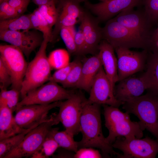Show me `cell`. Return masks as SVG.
I'll use <instances>...</instances> for the list:
<instances>
[{
  "label": "cell",
  "mask_w": 158,
  "mask_h": 158,
  "mask_svg": "<svg viewBox=\"0 0 158 158\" xmlns=\"http://www.w3.org/2000/svg\"><path fill=\"white\" fill-rule=\"evenodd\" d=\"M114 49L117 56L119 81L146 68L148 56L147 50L136 51L122 47Z\"/></svg>",
  "instance_id": "cell-11"
},
{
  "label": "cell",
  "mask_w": 158,
  "mask_h": 158,
  "mask_svg": "<svg viewBox=\"0 0 158 158\" xmlns=\"http://www.w3.org/2000/svg\"><path fill=\"white\" fill-rule=\"evenodd\" d=\"M126 112L136 116L144 130L158 141V93L149 90L145 95L123 103Z\"/></svg>",
  "instance_id": "cell-3"
},
{
  "label": "cell",
  "mask_w": 158,
  "mask_h": 158,
  "mask_svg": "<svg viewBox=\"0 0 158 158\" xmlns=\"http://www.w3.org/2000/svg\"><path fill=\"white\" fill-rule=\"evenodd\" d=\"M56 114L52 113L47 120L28 132L20 144L4 158L28 157L40 149L52 126L59 123Z\"/></svg>",
  "instance_id": "cell-6"
},
{
  "label": "cell",
  "mask_w": 158,
  "mask_h": 158,
  "mask_svg": "<svg viewBox=\"0 0 158 158\" xmlns=\"http://www.w3.org/2000/svg\"><path fill=\"white\" fill-rule=\"evenodd\" d=\"M60 147L55 139L48 133L44 140L40 150L46 158L52 156Z\"/></svg>",
  "instance_id": "cell-35"
},
{
  "label": "cell",
  "mask_w": 158,
  "mask_h": 158,
  "mask_svg": "<svg viewBox=\"0 0 158 158\" xmlns=\"http://www.w3.org/2000/svg\"><path fill=\"white\" fill-rule=\"evenodd\" d=\"M20 15L7 1L0 3V20L12 18Z\"/></svg>",
  "instance_id": "cell-36"
},
{
  "label": "cell",
  "mask_w": 158,
  "mask_h": 158,
  "mask_svg": "<svg viewBox=\"0 0 158 158\" xmlns=\"http://www.w3.org/2000/svg\"><path fill=\"white\" fill-rule=\"evenodd\" d=\"M83 63L79 59L75 63L66 80L61 84L65 88L76 87L80 78Z\"/></svg>",
  "instance_id": "cell-30"
},
{
  "label": "cell",
  "mask_w": 158,
  "mask_h": 158,
  "mask_svg": "<svg viewBox=\"0 0 158 158\" xmlns=\"http://www.w3.org/2000/svg\"><path fill=\"white\" fill-rule=\"evenodd\" d=\"M75 63V60L70 62L67 66L56 70L51 75L49 81L62 83L66 80Z\"/></svg>",
  "instance_id": "cell-34"
},
{
  "label": "cell",
  "mask_w": 158,
  "mask_h": 158,
  "mask_svg": "<svg viewBox=\"0 0 158 158\" xmlns=\"http://www.w3.org/2000/svg\"><path fill=\"white\" fill-rule=\"evenodd\" d=\"M83 103L80 121L81 140L78 142V149L97 148L100 149L103 157L109 158L113 155L118 157L120 154L115 151L103 134L101 123L100 105Z\"/></svg>",
  "instance_id": "cell-1"
},
{
  "label": "cell",
  "mask_w": 158,
  "mask_h": 158,
  "mask_svg": "<svg viewBox=\"0 0 158 158\" xmlns=\"http://www.w3.org/2000/svg\"><path fill=\"white\" fill-rule=\"evenodd\" d=\"M54 1V2L56 3L58 1V0H53Z\"/></svg>",
  "instance_id": "cell-45"
},
{
  "label": "cell",
  "mask_w": 158,
  "mask_h": 158,
  "mask_svg": "<svg viewBox=\"0 0 158 158\" xmlns=\"http://www.w3.org/2000/svg\"><path fill=\"white\" fill-rule=\"evenodd\" d=\"M114 48L107 41L101 40L99 45L98 54L105 73L114 90L115 84L119 81L117 59Z\"/></svg>",
  "instance_id": "cell-19"
},
{
  "label": "cell",
  "mask_w": 158,
  "mask_h": 158,
  "mask_svg": "<svg viewBox=\"0 0 158 158\" xmlns=\"http://www.w3.org/2000/svg\"><path fill=\"white\" fill-rule=\"evenodd\" d=\"M69 54L67 50L63 49L51 51L48 56L51 69L57 70L67 66L70 63Z\"/></svg>",
  "instance_id": "cell-27"
},
{
  "label": "cell",
  "mask_w": 158,
  "mask_h": 158,
  "mask_svg": "<svg viewBox=\"0 0 158 158\" xmlns=\"http://www.w3.org/2000/svg\"><path fill=\"white\" fill-rule=\"evenodd\" d=\"M75 42L76 47L75 54L82 55L86 54V47L85 38L81 30L76 32L75 36Z\"/></svg>",
  "instance_id": "cell-39"
},
{
  "label": "cell",
  "mask_w": 158,
  "mask_h": 158,
  "mask_svg": "<svg viewBox=\"0 0 158 158\" xmlns=\"http://www.w3.org/2000/svg\"><path fill=\"white\" fill-rule=\"evenodd\" d=\"M11 75L8 70L1 60H0V88L1 90L7 89L12 85Z\"/></svg>",
  "instance_id": "cell-38"
},
{
  "label": "cell",
  "mask_w": 158,
  "mask_h": 158,
  "mask_svg": "<svg viewBox=\"0 0 158 158\" xmlns=\"http://www.w3.org/2000/svg\"><path fill=\"white\" fill-rule=\"evenodd\" d=\"M37 9L51 28L54 25L57 19L58 12L53 1L38 6Z\"/></svg>",
  "instance_id": "cell-29"
},
{
  "label": "cell",
  "mask_w": 158,
  "mask_h": 158,
  "mask_svg": "<svg viewBox=\"0 0 158 158\" xmlns=\"http://www.w3.org/2000/svg\"><path fill=\"white\" fill-rule=\"evenodd\" d=\"M59 150L58 149V150L57 154L55 155L54 154L52 156L53 158H74L75 152L62 147Z\"/></svg>",
  "instance_id": "cell-41"
},
{
  "label": "cell",
  "mask_w": 158,
  "mask_h": 158,
  "mask_svg": "<svg viewBox=\"0 0 158 158\" xmlns=\"http://www.w3.org/2000/svg\"><path fill=\"white\" fill-rule=\"evenodd\" d=\"M157 40H158V26L156 29L153 32L152 40V41H154Z\"/></svg>",
  "instance_id": "cell-43"
},
{
  "label": "cell",
  "mask_w": 158,
  "mask_h": 158,
  "mask_svg": "<svg viewBox=\"0 0 158 158\" xmlns=\"http://www.w3.org/2000/svg\"><path fill=\"white\" fill-rule=\"evenodd\" d=\"M111 145L123 152L119 158H154L158 153V141L148 137L143 139L118 137Z\"/></svg>",
  "instance_id": "cell-7"
},
{
  "label": "cell",
  "mask_w": 158,
  "mask_h": 158,
  "mask_svg": "<svg viewBox=\"0 0 158 158\" xmlns=\"http://www.w3.org/2000/svg\"><path fill=\"white\" fill-rule=\"evenodd\" d=\"M0 39L18 48L28 58L31 53L41 45L43 37L35 30H0Z\"/></svg>",
  "instance_id": "cell-14"
},
{
  "label": "cell",
  "mask_w": 158,
  "mask_h": 158,
  "mask_svg": "<svg viewBox=\"0 0 158 158\" xmlns=\"http://www.w3.org/2000/svg\"><path fill=\"white\" fill-rule=\"evenodd\" d=\"M85 103L107 105L118 107L123 103L115 98L114 90L104 71L103 66L94 78L90 92V96Z\"/></svg>",
  "instance_id": "cell-13"
},
{
  "label": "cell",
  "mask_w": 158,
  "mask_h": 158,
  "mask_svg": "<svg viewBox=\"0 0 158 158\" xmlns=\"http://www.w3.org/2000/svg\"><path fill=\"white\" fill-rule=\"evenodd\" d=\"M30 20L33 28L41 32L43 37H47L50 42L53 41L52 28L39 12L37 8L30 14Z\"/></svg>",
  "instance_id": "cell-26"
},
{
  "label": "cell",
  "mask_w": 158,
  "mask_h": 158,
  "mask_svg": "<svg viewBox=\"0 0 158 158\" xmlns=\"http://www.w3.org/2000/svg\"><path fill=\"white\" fill-rule=\"evenodd\" d=\"M114 19L133 31L141 37L151 40L150 28L152 23L145 13L135 11L133 8L127 9L119 13Z\"/></svg>",
  "instance_id": "cell-16"
},
{
  "label": "cell",
  "mask_w": 158,
  "mask_h": 158,
  "mask_svg": "<svg viewBox=\"0 0 158 158\" xmlns=\"http://www.w3.org/2000/svg\"><path fill=\"white\" fill-rule=\"evenodd\" d=\"M80 21V29L85 42L86 54L95 55L97 54L99 45L102 39V28L99 25V20L84 11Z\"/></svg>",
  "instance_id": "cell-17"
},
{
  "label": "cell",
  "mask_w": 158,
  "mask_h": 158,
  "mask_svg": "<svg viewBox=\"0 0 158 158\" xmlns=\"http://www.w3.org/2000/svg\"><path fill=\"white\" fill-rule=\"evenodd\" d=\"M75 92L73 90H68L60 86L57 83L49 81L28 92L19 102L16 111L20 107L25 105L47 104L66 100Z\"/></svg>",
  "instance_id": "cell-8"
},
{
  "label": "cell",
  "mask_w": 158,
  "mask_h": 158,
  "mask_svg": "<svg viewBox=\"0 0 158 158\" xmlns=\"http://www.w3.org/2000/svg\"><path fill=\"white\" fill-rule=\"evenodd\" d=\"M145 13L152 23L158 20V0H145Z\"/></svg>",
  "instance_id": "cell-33"
},
{
  "label": "cell",
  "mask_w": 158,
  "mask_h": 158,
  "mask_svg": "<svg viewBox=\"0 0 158 158\" xmlns=\"http://www.w3.org/2000/svg\"><path fill=\"white\" fill-rule=\"evenodd\" d=\"M81 93L75 92L69 98L62 101L56 118L61 122L65 130L74 136L80 131V121L83 103L86 100Z\"/></svg>",
  "instance_id": "cell-9"
},
{
  "label": "cell",
  "mask_w": 158,
  "mask_h": 158,
  "mask_svg": "<svg viewBox=\"0 0 158 158\" xmlns=\"http://www.w3.org/2000/svg\"><path fill=\"white\" fill-rule=\"evenodd\" d=\"M142 0H104L95 4L88 2L85 6L97 16L99 20L104 21L125 10L133 8L140 4Z\"/></svg>",
  "instance_id": "cell-15"
},
{
  "label": "cell",
  "mask_w": 158,
  "mask_h": 158,
  "mask_svg": "<svg viewBox=\"0 0 158 158\" xmlns=\"http://www.w3.org/2000/svg\"><path fill=\"white\" fill-rule=\"evenodd\" d=\"M13 112L7 105L0 106V140L21 133L26 129L20 127L16 123Z\"/></svg>",
  "instance_id": "cell-21"
},
{
  "label": "cell",
  "mask_w": 158,
  "mask_h": 158,
  "mask_svg": "<svg viewBox=\"0 0 158 158\" xmlns=\"http://www.w3.org/2000/svg\"><path fill=\"white\" fill-rule=\"evenodd\" d=\"M20 95V92L14 88L10 90H1L0 99L6 101L8 107L13 112L16 111L19 102Z\"/></svg>",
  "instance_id": "cell-32"
},
{
  "label": "cell",
  "mask_w": 158,
  "mask_h": 158,
  "mask_svg": "<svg viewBox=\"0 0 158 158\" xmlns=\"http://www.w3.org/2000/svg\"><path fill=\"white\" fill-rule=\"evenodd\" d=\"M0 60L3 62L11 75L12 88L20 92L28 63L24 54L13 45H0Z\"/></svg>",
  "instance_id": "cell-10"
},
{
  "label": "cell",
  "mask_w": 158,
  "mask_h": 158,
  "mask_svg": "<svg viewBox=\"0 0 158 158\" xmlns=\"http://www.w3.org/2000/svg\"><path fill=\"white\" fill-rule=\"evenodd\" d=\"M103 157L99 152L92 147L80 148L74 154V158H100Z\"/></svg>",
  "instance_id": "cell-37"
},
{
  "label": "cell",
  "mask_w": 158,
  "mask_h": 158,
  "mask_svg": "<svg viewBox=\"0 0 158 158\" xmlns=\"http://www.w3.org/2000/svg\"><path fill=\"white\" fill-rule=\"evenodd\" d=\"M62 102L59 101L47 104H32L18 108L14 117L16 121L21 128L28 129L37 126L47 120V114L52 109L59 107Z\"/></svg>",
  "instance_id": "cell-12"
},
{
  "label": "cell",
  "mask_w": 158,
  "mask_h": 158,
  "mask_svg": "<svg viewBox=\"0 0 158 158\" xmlns=\"http://www.w3.org/2000/svg\"><path fill=\"white\" fill-rule=\"evenodd\" d=\"M7 0H0V3L4 1H7Z\"/></svg>",
  "instance_id": "cell-44"
},
{
  "label": "cell",
  "mask_w": 158,
  "mask_h": 158,
  "mask_svg": "<svg viewBox=\"0 0 158 158\" xmlns=\"http://www.w3.org/2000/svg\"><path fill=\"white\" fill-rule=\"evenodd\" d=\"M76 32L74 26L64 27L61 30L60 34L70 54H75V36Z\"/></svg>",
  "instance_id": "cell-31"
},
{
  "label": "cell",
  "mask_w": 158,
  "mask_h": 158,
  "mask_svg": "<svg viewBox=\"0 0 158 158\" xmlns=\"http://www.w3.org/2000/svg\"><path fill=\"white\" fill-rule=\"evenodd\" d=\"M49 38L43 37V40L34 59L28 63L20 91L22 99L29 92L49 81L51 68L46 53Z\"/></svg>",
  "instance_id": "cell-4"
},
{
  "label": "cell",
  "mask_w": 158,
  "mask_h": 158,
  "mask_svg": "<svg viewBox=\"0 0 158 158\" xmlns=\"http://www.w3.org/2000/svg\"><path fill=\"white\" fill-rule=\"evenodd\" d=\"M33 2L38 6L47 4L53 0H32Z\"/></svg>",
  "instance_id": "cell-42"
},
{
  "label": "cell",
  "mask_w": 158,
  "mask_h": 158,
  "mask_svg": "<svg viewBox=\"0 0 158 158\" xmlns=\"http://www.w3.org/2000/svg\"><path fill=\"white\" fill-rule=\"evenodd\" d=\"M7 1L17 11L20 15H21L26 10L30 0H7Z\"/></svg>",
  "instance_id": "cell-40"
},
{
  "label": "cell",
  "mask_w": 158,
  "mask_h": 158,
  "mask_svg": "<svg viewBox=\"0 0 158 158\" xmlns=\"http://www.w3.org/2000/svg\"><path fill=\"white\" fill-rule=\"evenodd\" d=\"M119 82L114 88V94L116 99L123 103L142 95L145 90H148L142 75L138 77L130 76Z\"/></svg>",
  "instance_id": "cell-18"
},
{
  "label": "cell",
  "mask_w": 158,
  "mask_h": 158,
  "mask_svg": "<svg viewBox=\"0 0 158 158\" xmlns=\"http://www.w3.org/2000/svg\"><path fill=\"white\" fill-rule=\"evenodd\" d=\"M33 29L30 14L21 15L16 17L0 20V30L21 31Z\"/></svg>",
  "instance_id": "cell-23"
},
{
  "label": "cell",
  "mask_w": 158,
  "mask_h": 158,
  "mask_svg": "<svg viewBox=\"0 0 158 158\" xmlns=\"http://www.w3.org/2000/svg\"><path fill=\"white\" fill-rule=\"evenodd\" d=\"M59 129L58 128H52L48 134L55 139L60 147L76 152L78 149V142L74 140V136L65 130L59 131Z\"/></svg>",
  "instance_id": "cell-24"
},
{
  "label": "cell",
  "mask_w": 158,
  "mask_h": 158,
  "mask_svg": "<svg viewBox=\"0 0 158 158\" xmlns=\"http://www.w3.org/2000/svg\"><path fill=\"white\" fill-rule=\"evenodd\" d=\"M79 3L75 0H59L58 11L66 13L80 21L84 13Z\"/></svg>",
  "instance_id": "cell-28"
},
{
  "label": "cell",
  "mask_w": 158,
  "mask_h": 158,
  "mask_svg": "<svg viewBox=\"0 0 158 158\" xmlns=\"http://www.w3.org/2000/svg\"><path fill=\"white\" fill-rule=\"evenodd\" d=\"M103 105L105 125L109 131L106 138L109 143L112 145L118 137L142 138L145 130L139 121H132L129 114L121 111L118 107Z\"/></svg>",
  "instance_id": "cell-2"
},
{
  "label": "cell",
  "mask_w": 158,
  "mask_h": 158,
  "mask_svg": "<svg viewBox=\"0 0 158 158\" xmlns=\"http://www.w3.org/2000/svg\"><path fill=\"white\" fill-rule=\"evenodd\" d=\"M37 126L26 129L15 135L0 140V158H4L20 144L28 132Z\"/></svg>",
  "instance_id": "cell-25"
},
{
  "label": "cell",
  "mask_w": 158,
  "mask_h": 158,
  "mask_svg": "<svg viewBox=\"0 0 158 158\" xmlns=\"http://www.w3.org/2000/svg\"><path fill=\"white\" fill-rule=\"evenodd\" d=\"M146 71L142 75L148 85V90L158 93V53L152 52L148 55Z\"/></svg>",
  "instance_id": "cell-22"
},
{
  "label": "cell",
  "mask_w": 158,
  "mask_h": 158,
  "mask_svg": "<svg viewBox=\"0 0 158 158\" xmlns=\"http://www.w3.org/2000/svg\"><path fill=\"white\" fill-rule=\"evenodd\" d=\"M102 39L114 48L150 49L151 40L145 38L119 23L113 18L102 28Z\"/></svg>",
  "instance_id": "cell-5"
},
{
  "label": "cell",
  "mask_w": 158,
  "mask_h": 158,
  "mask_svg": "<svg viewBox=\"0 0 158 158\" xmlns=\"http://www.w3.org/2000/svg\"><path fill=\"white\" fill-rule=\"evenodd\" d=\"M102 66L98 53L85 59L82 64L80 78L76 87L90 92L93 81Z\"/></svg>",
  "instance_id": "cell-20"
}]
</instances>
